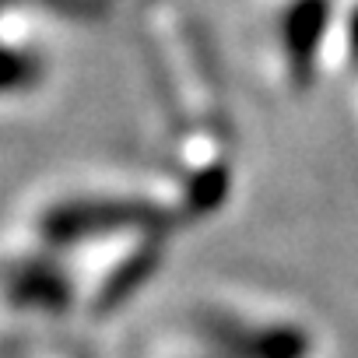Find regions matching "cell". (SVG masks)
<instances>
[{
	"instance_id": "1",
	"label": "cell",
	"mask_w": 358,
	"mask_h": 358,
	"mask_svg": "<svg viewBox=\"0 0 358 358\" xmlns=\"http://www.w3.org/2000/svg\"><path fill=\"white\" fill-rule=\"evenodd\" d=\"M204 334L229 355V358H309L313 337L281 320L260 323L250 313H239L236 306H211L201 320Z\"/></svg>"
},
{
	"instance_id": "2",
	"label": "cell",
	"mask_w": 358,
	"mask_h": 358,
	"mask_svg": "<svg viewBox=\"0 0 358 358\" xmlns=\"http://www.w3.org/2000/svg\"><path fill=\"white\" fill-rule=\"evenodd\" d=\"M330 18L334 0H288L278 15V46L285 57V71L299 88H309L316 78V60Z\"/></svg>"
},
{
	"instance_id": "3",
	"label": "cell",
	"mask_w": 358,
	"mask_h": 358,
	"mask_svg": "<svg viewBox=\"0 0 358 358\" xmlns=\"http://www.w3.org/2000/svg\"><path fill=\"white\" fill-rule=\"evenodd\" d=\"M348 53H351V60L358 67V8L351 11V22H348Z\"/></svg>"
}]
</instances>
